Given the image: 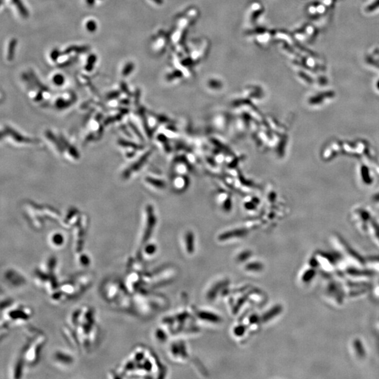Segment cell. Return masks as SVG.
I'll use <instances>...</instances> for the list:
<instances>
[{
    "label": "cell",
    "mask_w": 379,
    "mask_h": 379,
    "mask_svg": "<svg viewBox=\"0 0 379 379\" xmlns=\"http://www.w3.org/2000/svg\"><path fill=\"white\" fill-rule=\"evenodd\" d=\"M11 306V308H8L7 312H5V317L2 318L4 319L5 322H2V324H4L6 330L8 328V323L11 322V324H23L22 322L27 321L30 318L32 315V312L29 307L23 306Z\"/></svg>",
    "instance_id": "6da1fadb"
},
{
    "label": "cell",
    "mask_w": 379,
    "mask_h": 379,
    "mask_svg": "<svg viewBox=\"0 0 379 379\" xmlns=\"http://www.w3.org/2000/svg\"><path fill=\"white\" fill-rule=\"evenodd\" d=\"M44 341H45V337L42 334H40L39 336L35 339L33 341L29 342L25 348V352H23L24 354L23 357H24L26 363L29 365H34L35 363H36L39 358V354Z\"/></svg>",
    "instance_id": "7a4b0ae2"
},
{
    "label": "cell",
    "mask_w": 379,
    "mask_h": 379,
    "mask_svg": "<svg viewBox=\"0 0 379 379\" xmlns=\"http://www.w3.org/2000/svg\"><path fill=\"white\" fill-rule=\"evenodd\" d=\"M54 358L56 361H58V362H61L62 360H64L65 362V365H69L70 363H72L73 359L72 357H71L70 355H68L67 353H66V352L63 351H58L57 352H56L54 355Z\"/></svg>",
    "instance_id": "3957f363"
},
{
    "label": "cell",
    "mask_w": 379,
    "mask_h": 379,
    "mask_svg": "<svg viewBox=\"0 0 379 379\" xmlns=\"http://www.w3.org/2000/svg\"><path fill=\"white\" fill-rule=\"evenodd\" d=\"M16 40L13 39L11 40L9 45H8V54H7V59L8 61H12L14 56V51H15V47H16Z\"/></svg>",
    "instance_id": "277c9868"
},
{
    "label": "cell",
    "mask_w": 379,
    "mask_h": 379,
    "mask_svg": "<svg viewBox=\"0 0 379 379\" xmlns=\"http://www.w3.org/2000/svg\"><path fill=\"white\" fill-rule=\"evenodd\" d=\"M88 49V48L87 46H70L69 48H67L66 51H64L63 54H70L71 52L75 51L76 53H82V52H85L87 51V50Z\"/></svg>",
    "instance_id": "5b68a950"
},
{
    "label": "cell",
    "mask_w": 379,
    "mask_h": 379,
    "mask_svg": "<svg viewBox=\"0 0 379 379\" xmlns=\"http://www.w3.org/2000/svg\"><path fill=\"white\" fill-rule=\"evenodd\" d=\"M187 242V250L189 253H192L194 251V238L192 234L189 232L186 237Z\"/></svg>",
    "instance_id": "8992f818"
},
{
    "label": "cell",
    "mask_w": 379,
    "mask_h": 379,
    "mask_svg": "<svg viewBox=\"0 0 379 379\" xmlns=\"http://www.w3.org/2000/svg\"><path fill=\"white\" fill-rule=\"evenodd\" d=\"M13 1L14 4L16 5V7H18V9H19L20 14H21L22 16L24 17H28V11L25 9V7L23 6L21 2H20V0H13Z\"/></svg>",
    "instance_id": "52a82bcc"
},
{
    "label": "cell",
    "mask_w": 379,
    "mask_h": 379,
    "mask_svg": "<svg viewBox=\"0 0 379 379\" xmlns=\"http://www.w3.org/2000/svg\"><path fill=\"white\" fill-rule=\"evenodd\" d=\"M96 56L93 55V54H91V56H88V60H87V66H86V67H85L86 70L88 71V72H90V71L92 70L93 68V65H94L95 63H96Z\"/></svg>",
    "instance_id": "ba28073f"
},
{
    "label": "cell",
    "mask_w": 379,
    "mask_h": 379,
    "mask_svg": "<svg viewBox=\"0 0 379 379\" xmlns=\"http://www.w3.org/2000/svg\"><path fill=\"white\" fill-rule=\"evenodd\" d=\"M51 244L56 247H60L63 244V238L60 235L54 236L51 239Z\"/></svg>",
    "instance_id": "9c48e42d"
},
{
    "label": "cell",
    "mask_w": 379,
    "mask_h": 379,
    "mask_svg": "<svg viewBox=\"0 0 379 379\" xmlns=\"http://www.w3.org/2000/svg\"><path fill=\"white\" fill-rule=\"evenodd\" d=\"M134 66L132 63H126V66H124V69L122 70V75L126 77L128 75H129V74L132 72V70H134Z\"/></svg>",
    "instance_id": "30bf717a"
},
{
    "label": "cell",
    "mask_w": 379,
    "mask_h": 379,
    "mask_svg": "<svg viewBox=\"0 0 379 379\" xmlns=\"http://www.w3.org/2000/svg\"><path fill=\"white\" fill-rule=\"evenodd\" d=\"M201 318H203L204 319H206V320L209 321H218V317L216 316L215 315H213V314L211 313H201L200 315Z\"/></svg>",
    "instance_id": "8fae6325"
},
{
    "label": "cell",
    "mask_w": 379,
    "mask_h": 379,
    "mask_svg": "<svg viewBox=\"0 0 379 379\" xmlns=\"http://www.w3.org/2000/svg\"><path fill=\"white\" fill-rule=\"evenodd\" d=\"M247 268L248 270L258 271L261 270L263 268V265L259 263H252L247 265Z\"/></svg>",
    "instance_id": "7c38bea8"
},
{
    "label": "cell",
    "mask_w": 379,
    "mask_h": 379,
    "mask_svg": "<svg viewBox=\"0 0 379 379\" xmlns=\"http://www.w3.org/2000/svg\"><path fill=\"white\" fill-rule=\"evenodd\" d=\"M86 28L88 30V32H93L96 30L97 28V25L96 23L93 20H88V21L87 23V24H86Z\"/></svg>",
    "instance_id": "4fadbf2b"
},
{
    "label": "cell",
    "mask_w": 379,
    "mask_h": 379,
    "mask_svg": "<svg viewBox=\"0 0 379 379\" xmlns=\"http://www.w3.org/2000/svg\"><path fill=\"white\" fill-rule=\"evenodd\" d=\"M89 260H90L89 258H88L87 255H85V254H82V255L79 256L78 259V261L82 265H87L88 264H89V263H90Z\"/></svg>",
    "instance_id": "5bb4252c"
},
{
    "label": "cell",
    "mask_w": 379,
    "mask_h": 379,
    "mask_svg": "<svg viewBox=\"0 0 379 379\" xmlns=\"http://www.w3.org/2000/svg\"><path fill=\"white\" fill-rule=\"evenodd\" d=\"M145 253L147 255H152V254H155L156 252V247L155 245L150 244V245H147V247L145 248Z\"/></svg>",
    "instance_id": "9a60e30c"
},
{
    "label": "cell",
    "mask_w": 379,
    "mask_h": 379,
    "mask_svg": "<svg viewBox=\"0 0 379 379\" xmlns=\"http://www.w3.org/2000/svg\"><path fill=\"white\" fill-rule=\"evenodd\" d=\"M54 82L55 84H58V85L63 84V82H64V77H63V75H59V74H58V75H56L54 76Z\"/></svg>",
    "instance_id": "2e32d148"
},
{
    "label": "cell",
    "mask_w": 379,
    "mask_h": 379,
    "mask_svg": "<svg viewBox=\"0 0 379 379\" xmlns=\"http://www.w3.org/2000/svg\"><path fill=\"white\" fill-rule=\"evenodd\" d=\"M60 52H59L58 50L57 49H54L53 50L52 52L51 53V58L52 59V61H56L57 60H58L59 57H60Z\"/></svg>",
    "instance_id": "e0dca14e"
},
{
    "label": "cell",
    "mask_w": 379,
    "mask_h": 379,
    "mask_svg": "<svg viewBox=\"0 0 379 379\" xmlns=\"http://www.w3.org/2000/svg\"><path fill=\"white\" fill-rule=\"evenodd\" d=\"M244 331V327H242V326H240V327H237V328H235V335L241 336V335H242V334H243Z\"/></svg>",
    "instance_id": "ac0fdd59"
},
{
    "label": "cell",
    "mask_w": 379,
    "mask_h": 379,
    "mask_svg": "<svg viewBox=\"0 0 379 379\" xmlns=\"http://www.w3.org/2000/svg\"><path fill=\"white\" fill-rule=\"evenodd\" d=\"M87 4H88V5L92 6V5H93V4H94L95 0H87Z\"/></svg>",
    "instance_id": "d6986e66"
}]
</instances>
